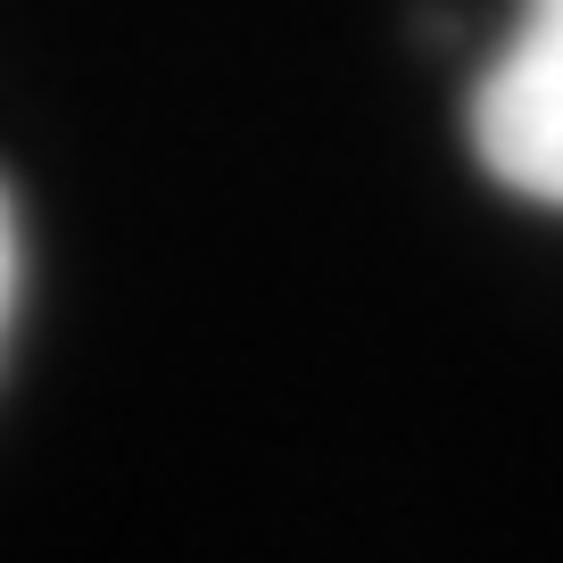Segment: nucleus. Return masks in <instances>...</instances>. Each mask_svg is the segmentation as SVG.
I'll return each mask as SVG.
<instances>
[{
    "label": "nucleus",
    "instance_id": "f257e3e1",
    "mask_svg": "<svg viewBox=\"0 0 563 563\" xmlns=\"http://www.w3.org/2000/svg\"><path fill=\"white\" fill-rule=\"evenodd\" d=\"M473 158L514 199L563 208V0H522L464 108Z\"/></svg>",
    "mask_w": 563,
    "mask_h": 563
},
{
    "label": "nucleus",
    "instance_id": "f03ea898",
    "mask_svg": "<svg viewBox=\"0 0 563 563\" xmlns=\"http://www.w3.org/2000/svg\"><path fill=\"white\" fill-rule=\"evenodd\" d=\"M9 307H18V224H9V191H0V332H9Z\"/></svg>",
    "mask_w": 563,
    "mask_h": 563
}]
</instances>
